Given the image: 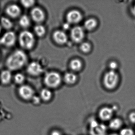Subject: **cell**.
Masks as SVG:
<instances>
[{
  "instance_id": "2",
  "label": "cell",
  "mask_w": 135,
  "mask_h": 135,
  "mask_svg": "<svg viewBox=\"0 0 135 135\" xmlns=\"http://www.w3.org/2000/svg\"><path fill=\"white\" fill-rule=\"evenodd\" d=\"M18 42L21 49L30 51L33 49L36 43V37L33 32L28 30H23L18 36Z\"/></svg>"
},
{
  "instance_id": "12",
  "label": "cell",
  "mask_w": 135,
  "mask_h": 135,
  "mask_svg": "<svg viewBox=\"0 0 135 135\" xmlns=\"http://www.w3.org/2000/svg\"><path fill=\"white\" fill-rule=\"evenodd\" d=\"M115 108L109 107H104L101 109L99 112V118L103 121L110 120L113 117Z\"/></svg>"
},
{
  "instance_id": "4",
  "label": "cell",
  "mask_w": 135,
  "mask_h": 135,
  "mask_svg": "<svg viewBox=\"0 0 135 135\" xmlns=\"http://www.w3.org/2000/svg\"><path fill=\"white\" fill-rule=\"evenodd\" d=\"M18 41V36L14 31H8L0 37V45L7 48L13 47Z\"/></svg>"
},
{
  "instance_id": "1",
  "label": "cell",
  "mask_w": 135,
  "mask_h": 135,
  "mask_svg": "<svg viewBox=\"0 0 135 135\" xmlns=\"http://www.w3.org/2000/svg\"><path fill=\"white\" fill-rule=\"evenodd\" d=\"M28 61V56L26 51L20 49L14 50L8 56L5 65L7 69L16 71L26 66Z\"/></svg>"
},
{
  "instance_id": "29",
  "label": "cell",
  "mask_w": 135,
  "mask_h": 135,
  "mask_svg": "<svg viewBox=\"0 0 135 135\" xmlns=\"http://www.w3.org/2000/svg\"><path fill=\"white\" fill-rule=\"evenodd\" d=\"M129 119L132 123L135 124V112H132L129 114Z\"/></svg>"
},
{
  "instance_id": "16",
  "label": "cell",
  "mask_w": 135,
  "mask_h": 135,
  "mask_svg": "<svg viewBox=\"0 0 135 135\" xmlns=\"http://www.w3.org/2000/svg\"><path fill=\"white\" fill-rule=\"evenodd\" d=\"M18 19L19 25L24 30H27L30 27L32 21L30 16L22 15Z\"/></svg>"
},
{
  "instance_id": "14",
  "label": "cell",
  "mask_w": 135,
  "mask_h": 135,
  "mask_svg": "<svg viewBox=\"0 0 135 135\" xmlns=\"http://www.w3.org/2000/svg\"><path fill=\"white\" fill-rule=\"evenodd\" d=\"M82 15L79 11L73 10L68 12L67 15V20L69 23H77L82 19Z\"/></svg>"
},
{
  "instance_id": "36",
  "label": "cell",
  "mask_w": 135,
  "mask_h": 135,
  "mask_svg": "<svg viewBox=\"0 0 135 135\" xmlns=\"http://www.w3.org/2000/svg\"><path fill=\"white\" fill-rule=\"evenodd\" d=\"M1 53H0V58H1Z\"/></svg>"
},
{
  "instance_id": "35",
  "label": "cell",
  "mask_w": 135,
  "mask_h": 135,
  "mask_svg": "<svg viewBox=\"0 0 135 135\" xmlns=\"http://www.w3.org/2000/svg\"><path fill=\"white\" fill-rule=\"evenodd\" d=\"M133 10H134V12H135V6H134V8H133Z\"/></svg>"
},
{
  "instance_id": "18",
  "label": "cell",
  "mask_w": 135,
  "mask_h": 135,
  "mask_svg": "<svg viewBox=\"0 0 135 135\" xmlns=\"http://www.w3.org/2000/svg\"><path fill=\"white\" fill-rule=\"evenodd\" d=\"M33 33L35 37L38 38H42L46 34V28L42 24H36L34 27Z\"/></svg>"
},
{
  "instance_id": "34",
  "label": "cell",
  "mask_w": 135,
  "mask_h": 135,
  "mask_svg": "<svg viewBox=\"0 0 135 135\" xmlns=\"http://www.w3.org/2000/svg\"><path fill=\"white\" fill-rule=\"evenodd\" d=\"M1 29H2V28H1V26H0V34H1ZM0 37H1V36H0Z\"/></svg>"
},
{
  "instance_id": "33",
  "label": "cell",
  "mask_w": 135,
  "mask_h": 135,
  "mask_svg": "<svg viewBox=\"0 0 135 135\" xmlns=\"http://www.w3.org/2000/svg\"><path fill=\"white\" fill-rule=\"evenodd\" d=\"M118 135L117 134V133H112V134H110V135Z\"/></svg>"
},
{
  "instance_id": "30",
  "label": "cell",
  "mask_w": 135,
  "mask_h": 135,
  "mask_svg": "<svg viewBox=\"0 0 135 135\" xmlns=\"http://www.w3.org/2000/svg\"><path fill=\"white\" fill-rule=\"evenodd\" d=\"M118 65L116 62L114 61H112L110 62L109 64V68L111 69V70L114 71V70L116 69L117 68Z\"/></svg>"
},
{
  "instance_id": "31",
  "label": "cell",
  "mask_w": 135,
  "mask_h": 135,
  "mask_svg": "<svg viewBox=\"0 0 135 135\" xmlns=\"http://www.w3.org/2000/svg\"><path fill=\"white\" fill-rule=\"evenodd\" d=\"M50 135H62L61 133L57 130H54L52 131Z\"/></svg>"
},
{
  "instance_id": "23",
  "label": "cell",
  "mask_w": 135,
  "mask_h": 135,
  "mask_svg": "<svg viewBox=\"0 0 135 135\" xmlns=\"http://www.w3.org/2000/svg\"><path fill=\"white\" fill-rule=\"evenodd\" d=\"M36 1L33 0H23L20 1L22 7L26 9H32L35 7Z\"/></svg>"
},
{
  "instance_id": "17",
  "label": "cell",
  "mask_w": 135,
  "mask_h": 135,
  "mask_svg": "<svg viewBox=\"0 0 135 135\" xmlns=\"http://www.w3.org/2000/svg\"><path fill=\"white\" fill-rule=\"evenodd\" d=\"M0 26L1 28L8 31L12 29L14 24L10 18L7 16H2L0 18Z\"/></svg>"
},
{
  "instance_id": "15",
  "label": "cell",
  "mask_w": 135,
  "mask_h": 135,
  "mask_svg": "<svg viewBox=\"0 0 135 135\" xmlns=\"http://www.w3.org/2000/svg\"><path fill=\"white\" fill-rule=\"evenodd\" d=\"M53 39L57 44L64 45L68 41V37L65 33L62 31L57 30L54 32L52 35Z\"/></svg>"
},
{
  "instance_id": "21",
  "label": "cell",
  "mask_w": 135,
  "mask_h": 135,
  "mask_svg": "<svg viewBox=\"0 0 135 135\" xmlns=\"http://www.w3.org/2000/svg\"><path fill=\"white\" fill-rule=\"evenodd\" d=\"M122 124V120L120 118H115L110 122L109 126L111 129L116 130L120 128Z\"/></svg>"
},
{
  "instance_id": "27",
  "label": "cell",
  "mask_w": 135,
  "mask_h": 135,
  "mask_svg": "<svg viewBox=\"0 0 135 135\" xmlns=\"http://www.w3.org/2000/svg\"><path fill=\"white\" fill-rule=\"evenodd\" d=\"M80 49L84 52H88L91 49V46L90 44L87 42H84L81 45Z\"/></svg>"
},
{
  "instance_id": "32",
  "label": "cell",
  "mask_w": 135,
  "mask_h": 135,
  "mask_svg": "<svg viewBox=\"0 0 135 135\" xmlns=\"http://www.w3.org/2000/svg\"><path fill=\"white\" fill-rule=\"evenodd\" d=\"M63 27L65 30H68L69 27V25L68 23H65L63 26Z\"/></svg>"
},
{
  "instance_id": "19",
  "label": "cell",
  "mask_w": 135,
  "mask_h": 135,
  "mask_svg": "<svg viewBox=\"0 0 135 135\" xmlns=\"http://www.w3.org/2000/svg\"><path fill=\"white\" fill-rule=\"evenodd\" d=\"M52 94L49 88H45L42 89L40 94V97L42 100L45 102L49 101L52 98Z\"/></svg>"
},
{
  "instance_id": "11",
  "label": "cell",
  "mask_w": 135,
  "mask_h": 135,
  "mask_svg": "<svg viewBox=\"0 0 135 135\" xmlns=\"http://www.w3.org/2000/svg\"><path fill=\"white\" fill-rule=\"evenodd\" d=\"M71 36L72 39L74 42H80L83 40L84 37L83 29L80 27H75L71 31Z\"/></svg>"
},
{
  "instance_id": "10",
  "label": "cell",
  "mask_w": 135,
  "mask_h": 135,
  "mask_svg": "<svg viewBox=\"0 0 135 135\" xmlns=\"http://www.w3.org/2000/svg\"><path fill=\"white\" fill-rule=\"evenodd\" d=\"M18 93L19 96L25 100H30L35 95L33 89L27 84H23L20 86Z\"/></svg>"
},
{
  "instance_id": "3",
  "label": "cell",
  "mask_w": 135,
  "mask_h": 135,
  "mask_svg": "<svg viewBox=\"0 0 135 135\" xmlns=\"http://www.w3.org/2000/svg\"><path fill=\"white\" fill-rule=\"evenodd\" d=\"M61 78L58 73L54 71L47 72L43 78L44 84L49 88L58 87L61 83Z\"/></svg>"
},
{
  "instance_id": "22",
  "label": "cell",
  "mask_w": 135,
  "mask_h": 135,
  "mask_svg": "<svg viewBox=\"0 0 135 135\" xmlns=\"http://www.w3.org/2000/svg\"><path fill=\"white\" fill-rule=\"evenodd\" d=\"M64 79L66 83L69 84L75 83L77 79V77L75 74L71 73H68L65 75Z\"/></svg>"
},
{
  "instance_id": "25",
  "label": "cell",
  "mask_w": 135,
  "mask_h": 135,
  "mask_svg": "<svg viewBox=\"0 0 135 135\" xmlns=\"http://www.w3.org/2000/svg\"><path fill=\"white\" fill-rule=\"evenodd\" d=\"M82 63L79 60H73L70 63V67L74 71H79L82 68Z\"/></svg>"
},
{
  "instance_id": "26",
  "label": "cell",
  "mask_w": 135,
  "mask_h": 135,
  "mask_svg": "<svg viewBox=\"0 0 135 135\" xmlns=\"http://www.w3.org/2000/svg\"><path fill=\"white\" fill-rule=\"evenodd\" d=\"M120 135H134V131L129 128H125L121 130Z\"/></svg>"
},
{
  "instance_id": "9",
  "label": "cell",
  "mask_w": 135,
  "mask_h": 135,
  "mask_svg": "<svg viewBox=\"0 0 135 135\" xmlns=\"http://www.w3.org/2000/svg\"><path fill=\"white\" fill-rule=\"evenodd\" d=\"M4 11L7 17L11 19L19 18L22 15L21 7L16 3L10 4L8 5L5 8Z\"/></svg>"
},
{
  "instance_id": "7",
  "label": "cell",
  "mask_w": 135,
  "mask_h": 135,
  "mask_svg": "<svg viewBox=\"0 0 135 135\" xmlns=\"http://www.w3.org/2000/svg\"><path fill=\"white\" fill-rule=\"evenodd\" d=\"M27 73L33 77L41 75L44 72V69L38 61H34L28 63L26 68Z\"/></svg>"
},
{
  "instance_id": "5",
  "label": "cell",
  "mask_w": 135,
  "mask_h": 135,
  "mask_svg": "<svg viewBox=\"0 0 135 135\" xmlns=\"http://www.w3.org/2000/svg\"><path fill=\"white\" fill-rule=\"evenodd\" d=\"M30 18L31 21L36 24H42L46 18V15L44 10L38 6H36L31 9Z\"/></svg>"
},
{
  "instance_id": "24",
  "label": "cell",
  "mask_w": 135,
  "mask_h": 135,
  "mask_svg": "<svg viewBox=\"0 0 135 135\" xmlns=\"http://www.w3.org/2000/svg\"><path fill=\"white\" fill-rule=\"evenodd\" d=\"M97 25V22L94 19H90L85 21L84 26L85 28L88 30H91L95 28Z\"/></svg>"
},
{
  "instance_id": "8",
  "label": "cell",
  "mask_w": 135,
  "mask_h": 135,
  "mask_svg": "<svg viewBox=\"0 0 135 135\" xmlns=\"http://www.w3.org/2000/svg\"><path fill=\"white\" fill-rule=\"evenodd\" d=\"M118 80V76L114 71H109L105 75L103 83L105 87L109 90H112L117 86Z\"/></svg>"
},
{
  "instance_id": "6",
  "label": "cell",
  "mask_w": 135,
  "mask_h": 135,
  "mask_svg": "<svg viewBox=\"0 0 135 135\" xmlns=\"http://www.w3.org/2000/svg\"><path fill=\"white\" fill-rule=\"evenodd\" d=\"M89 133L90 135H106L107 128L105 124L99 123L95 119L90 121Z\"/></svg>"
},
{
  "instance_id": "13",
  "label": "cell",
  "mask_w": 135,
  "mask_h": 135,
  "mask_svg": "<svg viewBox=\"0 0 135 135\" xmlns=\"http://www.w3.org/2000/svg\"><path fill=\"white\" fill-rule=\"evenodd\" d=\"M12 71L8 69L3 70L0 73V83L2 84L7 85L11 83L13 80Z\"/></svg>"
},
{
  "instance_id": "20",
  "label": "cell",
  "mask_w": 135,
  "mask_h": 135,
  "mask_svg": "<svg viewBox=\"0 0 135 135\" xmlns=\"http://www.w3.org/2000/svg\"><path fill=\"white\" fill-rule=\"evenodd\" d=\"M13 80L16 84L21 86L24 84L26 80V76L24 74L18 72L13 75Z\"/></svg>"
},
{
  "instance_id": "28",
  "label": "cell",
  "mask_w": 135,
  "mask_h": 135,
  "mask_svg": "<svg viewBox=\"0 0 135 135\" xmlns=\"http://www.w3.org/2000/svg\"><path fill=\"white\" fill-rule=\"evenodd\" d=\"M31 99H32L34 104H36V105L39 104L41 102V100L40 96H38L35 95Z\"/></svg>"
}]
</instances>
